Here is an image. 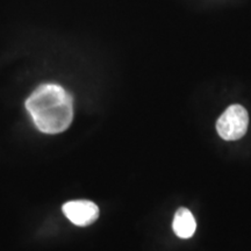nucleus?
Masks as SVG:
<instances>
[{
	"instance_id": "20e7f679",
	"label": "nucleus",
	"mask_w": 251,
	"mask_h": 251,
	"mask_svg": "<svg viewBox=\"0 0 251 251\" xmlns=\"http://www.w3.org/2000/svg\"><path fill=\"white\" fill-rule=\"evenodd\" d=\"M175 234L180 238H190L193 236L197 229L196 219L191 211H188L185 207L178 209L176 212L174 222H172Z\"/></svg>"
},
{
	"instance_id": "f03ea898",
	"label": "nucleus",
	"mask_w": 251,
	"mask_h": 251,
	"mask_svg": "<svg viewBox=\"0 0 251 251\" xmlns=\"http://www.w3.org/2000/svg\"><path fill=\"white\" fill-rule=\"evenodd\" d=\"M249 126V114L241 105H231L222 113L216 122V130L226 141L240 140Z\"/></svg>"
},
{
	"instance_id": "7ed1b4c3",
	"label": "nucleus",
	"mask_w": 251,
	"mask_h": 251,
	"mask_svg": "<svg viewBox=\"0 0 251 251\" xmlns=\"http://www.w3.org/2000/svg\"><path fill=\"white\" fill-rule=\"evenodd\" d=\"M63 213L74 225L86 227L98 219L99 208L89 200H75L63 205Z\"/></svg>"
},
{
	"instance_id": "f257e3e1",
	"label": "nucleus",
	"mask_w": 251,
	"mask_h": 251,
	"mask_svg": "<svg viewBox=\"0 0 251 251\" xmlns=\"http://www.w3.org/2000/svg\"><path fill=\"white\" fill-rule=\"evenodd\" d=\"M26 108L42 133L59 134L74 119V99L64 87L54 83L37 86L26 100Z\"/></svg>"
}]
</instances>
